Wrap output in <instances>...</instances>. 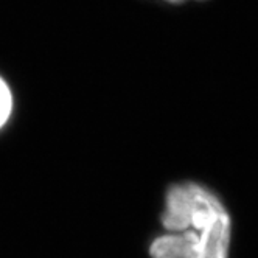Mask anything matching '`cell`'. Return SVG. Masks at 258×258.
<instances>
[{"mask_svg":"<svg viewBox=\"0 0 258 258\" xmlns=\"http://www.w3.org/2000/svg\"><path fill=\"white\" fill-rule=\"evenodd\" d=\"M162 226L167 233L151 244L153 258H229V212L201 183L182 182L168 190Z\"/></svg>","mask_w":258,"mask_h":258,"instance_id":"6da1fadb","label":"cell"},{"mask_svg":"<svg viewBox=\"0 0 258 258\" xmlns=\"http://www.w3.org/2000/svg\"><path fill=\"white\" fill-rule=\"evenodd\" d=\"M11 107H13L11 92L7 86V83L0 78V127L7 123V120L11 114Z\"/></svg>","mask_w":258,"mask_h":258,"instance_id":"7a4b0ae2","label":"cell"},{"mask_svg":"<svg viewBox=\"0 0 258 258\" xmlns=\"http://www.w3.org/2000/svg\"><path fill=\"white\" fill-rule=\"evenodd\" d=\"M171 4H180V2H185V0H168Z\"/></svg>","mask_w":258,"mask_h":258,"instance_id":"3957f363","label":"cell"}]
</instances>
